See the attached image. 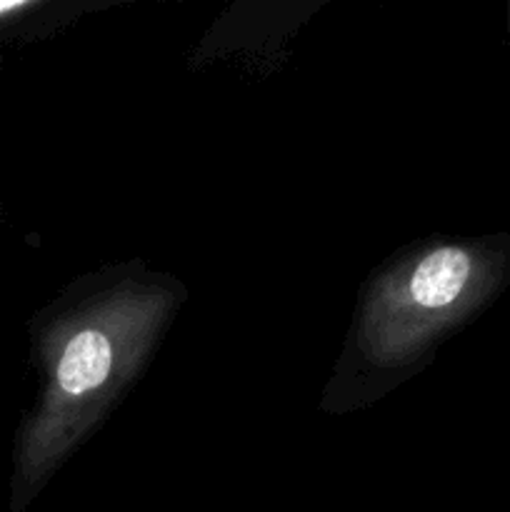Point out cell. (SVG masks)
<instances>
[{"label": "cell", "mask_w": 510, "mask_h": 512, "mask_svg": "<svg viewBox=\"0 0 510 512\" xmlns=\"http://www.w3.org/2000/svg\"><path fill=\"white\" fill-rule=\"evenodd\" d=\"M43 10V0H0V45L38 23Z\"/></svg>", "instance_id": "3957f363"}, {"label": "cell", "mask_w": 510, "mask_h": 512, "mask_svg": "<svg viewBox=\"0 0 510 512\" xmlns=\"http://www.w3.org/2000/svg\"><path fill=\"white\" fill-rule=\"evenodd\" d=\"M165 308L163 293L123 290L45 328V388L15 450L10 510L20 512L35 498L118 383L133 373Z\"/></svg>", "instance_id": "6da1fadb"}, {"label": "cell", "mask_w": 510, "mask_h": 512, "mask_svg": "<svg viewBox=\"0 0 510 512\" xmlns=\"http://www.w3.org/2000/svg\"><path fill=\"white\" fill-rule=\"evenodd\" d=\"M490 285L488 260L473 248L440 245L378 288L365 315V345L380 363H400L453 323Z\"/></svg>", "instance_id": "7a4b0ae2"}]
</instances>
